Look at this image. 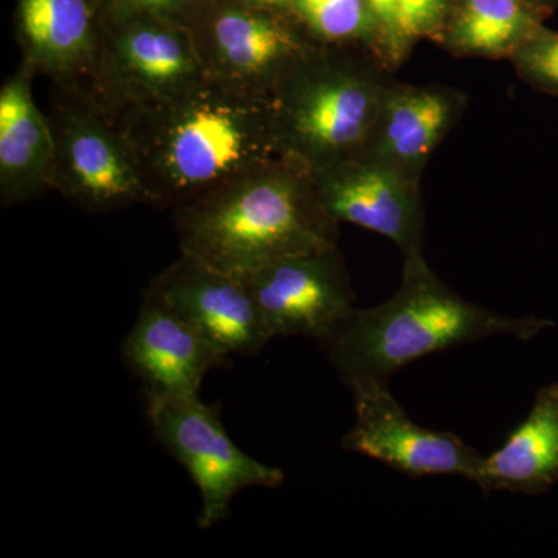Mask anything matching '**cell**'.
<instances>
[{"label": "cell", "instance_id": "cell-1", "mask_svg": "<svg viewBox=\"0 0 558 558\" xmlns=\"http://www.w3.org/2000/svg\"><path fill=\"white\" fill-rule=\"evenodd\" d=\"M149 205L178 208L279 156L270 97L204 76L174 97L113 117Z\"/></svg>", "mask_w": 558, "mask_h": 558}, {"label": "cell", "instance_id": "cell-2", "mask_svg": "<svg viewBox=\"0 0 558 558\" xmlns=\"http://www.w3.org/2000/svg\"><path fill=\"white\" fill-rule=\"evenodd\" d=\"M172 215L180 253L241 279L274 260L333 247L339 227L319 204L310 172L282 157Z\"/></svg>", "mask_w": 558, "mask_h": 558}, {"label": "cell", "instance_id": "cell-3", "mask_svg": "<svg viewBox=\"0 0 558 558\" xmlns=\"http://www.w3.org/2000/svg\"><path fill=\"white\" fill-rule=\"evenodd\" d=\"M550 319L512 318L462 300L425 266L405 259L402 286L380 306L351 312L322 341L330 363L349 388L388 385L410 363L492 336L527 341L553 328Z\"/></svg>", "mask_w": 558, "mask_h": 558}, {"label": "cell", "instance_id": "cell-4", "mask_svg": "<svg viewBox=\"0 0 558 558\" xmlns=\"http://www.w3.org/2000/svg\"><path fill=\"white\" fill-rule=\"evenodd\" d=\"M344 49L312 47L270 95L279 156L310 174L366 149L389 89Z\"/></svg>", "mask_w": 558, "mask_h": 558}, {"label": "cell", "instance_id": "cell-5", "mask_svg": "<svg viewBox=\"0 0 558 558\" xmlns=\"http://www.w3.org/2000/svg\"><path fill=\"white\" fill-rule=\"evenodd\" d=\"M204 76L182 22L106 10L87 97L109 116L167 100Z\"/></svg>", "mask_w": 558, "mask_h": 558}, {"label": "cell", "instance_id": "cell-6", "mask_svg": "<svg viewBox=\"0 0 558 558\" xmlns=\"http://www.w3.org/2000/svg\"><path fill=\"white\" fill-rule=\"evenodd\" d=\"M47 116L54 140L51 190L94 215L149 205L130 142L112 116L86 95L54 86Z\"/></svg>", "mask_w": 558, "mask_h": 558}, {"label": "cell", "instance_id": "cell-7", "mask_svg": "<svg viewBox=\"0 0 558 558\" xmlns=\"http://www.w3.org/2000/svg\"><path fill=\"white\" fill-rule=\"evenodd\" d=\"M182 24L205 76L263 97L317 46L292 14L242 0H199Z\"/></svg>", "mask_w": 558, "mask_h": 558}, {"label": "cell", "instance_id": "cell-8", "mask_svg": "<svg viewBox=\"0 0 558 558\" xmlns=\"http://www.w3.org/2000/svg\"><path fill=\"white\" fill-rule=\"evenodd\" d=\"M146 416L154 438L199 490L201 529L229 519L231 502L245 488H275L284 481L282 470L242 451L223 427L220 407L207 405L199 396L146 402Z\"/></svg>", "mask_w": 558, "mask_h": 558}, {"label": "cell", "instance_id": "cell-9", "mask_svg": "<svg viewBox=\"0 0 558 558\" xmlns=\"http://www.w3.org/2000/svg\"><path fill=\"white\" fill-rule=\"evenodd\" d=\"M274 337L332 336L355 310L337 245L274 260L244 278Z\"/></svg>", "mask_w": 558, "mask_h": 558}, {"label": "cell", "instance_id": "cell-10", "mask_svg": "<svg viewBox=\"0 0 558 558\" xmlns=\"http://www.w3.org/2000/svg\"><path fill=\"white\" fill-rule=\"evenodd\" d=\"M326 215L374 231L395 242L405 259L421 256L422 205L417 178L392 165L359 154L312 172Z\"/></svg>", "mask_w": 558, "mask_h": 558}, {"label": "cell", "instance_id": "cell-11", "mask_svg": "<svg viewBox=\"0 0 558 558\" xmlns=\"http://www.w3.org/2000/svg\"><path fill=\"white\" fill-rule=\"evenodd\" d=\"M355 422L343 449L363 454L411 478L459 475L475 480L483 457L453 433L436 432L411 421L388 385L354 389Z\"/></svg>", "mask_w": 558, "mask_h": 558}, {"label": "cell", "instance_id": "cell-12", "mask_svg": "<svg viewBox=\"0 0 558 558\" xmlns=\"http://www.w3.org/2000/svg\"><path fill=\"white\" fill-rule=\"evenodd\" d=\"M146 290L178 312L226 359L259 354L274 340L247 282L193 256L180 253Z\"/></svg>", "mask_w": 558, "mask_h": 558}, {"label": "cell", "instance_id": "cell-13", "mask_svg": "<svg viewBox=\"0 0 558 558\" xmlns=\"http://www.w3.org/2000/svg\"><path fill=\"white\" fill-rule=\"evenodd\" d=\"M123 359L142 381L146 402L199 396L209 371L230 363L149 290L143 293L137 319L123 341Z\"/></svg>", "mask_w": 558, "mask_h": 558}, {"label": "cell", "instance_id": "cell-14", "mask_svg": "<svg viewBox=\"0 0 558 558\" xmlns=\"http://www.w3.org/2000/svg\"><path fill=\"white\" fill-rule=\"evenodd\" d=\"M106 0H17L21 60L58 89L87 97Z\"/></svg>", "mask_w": 558, "mask_h": 558}, {"label": "cell", "instance_id": "cell-15", "mask_svg": "<svg viewBox=\"0 0 558 558\" xmlns=\"http://www.w3.org/2000/svg\"><path fill=\"white\" fill-rule=\"evenodd\" d=\"M38 72L22 61L0 87V202L24 204L51 190L54 140L33 97Z\"/></svg>", "mask_w": 558, "mask_h": 558}, {"label": "cell", "instance_id": "cell-16", "mask_svg": "<svg viewBox=\"0 0 558 558\" xmlns=\"http://www.w3.org/2000/svg\"><path fill=\"white\" fill-rule=\"evenodd\" d=\"M473 483L481 490L542 495L558 483V381L535 396L526 418L490 457Z\"/></svg>", "mask_w": 558, "mask_h": 558}, {"label": "cell", "instance_id": "cell-17", "mask_svg": "<svg viewBox=\"0 0 558 558\" xmlns=\"http://www.w3.org/2000/svg\"><path fill=\"white\" fill-rule=\"evenodd\" d=\"M453 94L432 87H389L362 154L417 178L457 117Z\"/></svg>", "mask_w": 558, "mask_h": 558}, {"label": "cell", "instance_id": "cell-18", "mask_svg": "<svg viewBox=\"0 0 558 558\" xmlns=\"http://www.w3.org/2000/svg\"><path fill=\"white\" fill-rule=\"evenodd\" d=\"M537 33L520 0H462L449 31L453 49L465 54L513 53Z\"/></svg>", "mask_w": 558, "mask_h": 558}, {"label": "cell", "instance_id": "cell-19", "mask_svg": "<svg viewBox=\"0 0 558 558\" xmlns=\"http://www.w3.org/2000/svg\"><path fill=\"white\" fill-rule=\"evenodd\" d=\"M292 16L318 46L380 43L379 28L365 0H293Z\"/></svg>", "mask_w": 558, "mask_h": 558}, {"label": "cell", "instance_id": "cell-20", "mask_svg": "<svg viewBox=\"0 0 558 558\" xmlns=\"http://www.w3.org/2000/svg\"><path fill=\"white\" fill-rule=\"evenodd\" d=\"M512 54L526 78L539 86L558 89V35L537 32Z\"/></svg>", "mask_w": 558, "mask_h": 558}, {"label": "cell", "instance_id": "cell-21", "mask_svg": "<svg viewBox=\"0 0 558 558\" xmlns=\"http://www.w3.org/2000/svg\"><path fill=\"white\" fill-rule=\"evenodd\" d=\"M400 31L407 46L438 31L449 11V0H398Z\"/></svg>", "mask_w": 558, "mask_h": 558}, {"label": "cell", "instance_id": "cell-22", "mask_svg": "<svg viewBox=\"0 0 558 558\" xmlns=\"http://www.w3.org/2000/svg\"><path fill=\"white\" fill-rule=\"evenodd\" d=\"M379 28L380 44L391 58L405 53L407 43L400 31L398 0H365Z\"/></svg>", "mask_w": 558, "mask_h": 558}, {"label": "cell", "instance_id": "cell-23", "mask_svg": "<svg viewBox=\"0 0 558 558\" xmlns=\"http://www.w3.org/2000/svg\"><path fill=\"white\" fill-rule=\"evenodd\" d=\"M199 0H106V10L148 13L182 22Z\"/></svg>", "mask_w": 558, "mask_h": 558}, {"label": "cell", "instance_id": "cell-24", "mask_svg": "<svg viewBox=\"0 0 558 558\" xmlns=\"http://www.w3.org/2000/svg\"><path fill=\"white\" fill-rule=\"evenodd\" d=\"M242 2L248 3V5L258 7V9L292 14L293 0H242Z\"/></svg>", "mask_w": 558, "mask_h": 558}]
</instances>
